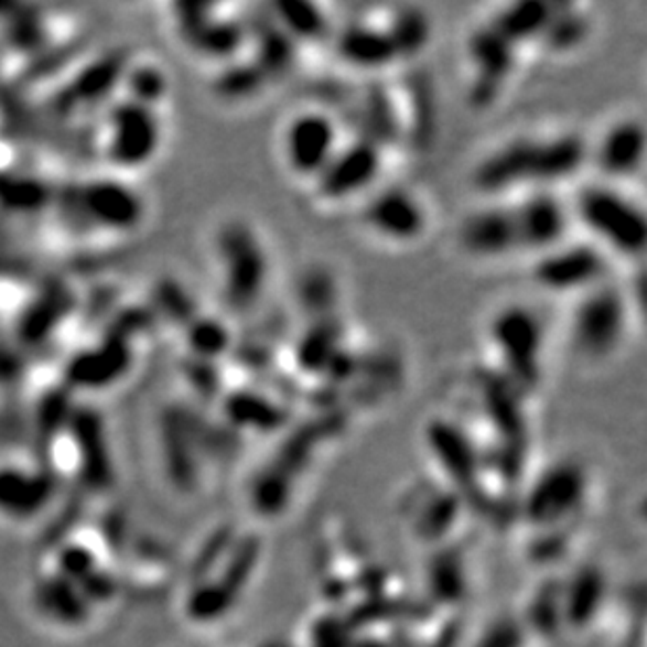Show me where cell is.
<instances>
[{
	"instance_id": "1",
	"label": "cell",
	"mask_w": 647,
	"mask_h": 647,
	"mask_svg": "<svg viewBox=\"0 0 647 647\" xmlns=\"http://www.w3.org/2000/svg\"><path fill=\"white\" fill-rule=\"evenodd\" d=\"M572 212L551 191L524 193L463 218L460 244L470 256L497 260L518 254H543L565 241Z\"/></svg>"
},
{
	"instance_id": "2",
	"label": "cell",
	"mask_w": 647,
	"mask_h": 647,
	"mask_svg": "<svg viewBox=\"0 0 647 647\" xmlns=\"http://www.w3.org/2000/svg\"><path fill=\"white\" fill-rule=\"evenodd\" d=\"M589 151L579 132L520 134L482 158L474 170V187L490 197L549 191L547 187L576 176Z\"/></svg>"
},
{
	"instance_id": "3",
	"label": "cell",
	"mask_w": 647,
	"mask_h": 647,
	"mask_svg": "<svg viewBox=\"0 0 647 647\" xmlns=\"http://www.w3.org/2000/svg\"><path fill=\"white\" fill-rule=\"evenodd\" d=\"M216 248L227 304L237 313L251 311L271 277V258L262 237L248 223L233 220L218 233Z\"/></svg>"
},
{
	"instance_id": "4",
	"label": "cell",
	"mask_w": 647,
	"mask_h": 647,
	"mask_svg": "<svg viewBox=\"0 0 647 647\" xmlns=\"http://www.w3.org/2000/svg\"><path fill=\"white\" fill-rule=\"evenodd\" d=\"M570 212L610 250L627 258L641 256L646 250V214L621 188L589 185L579 193Z\"/></svg>"
},
{
	"instance_id": "5",
	"label": "cell",
	"mask_w": 647,
	"mask_h": 647,
	"mask_svg": "<svg viewBox=\"0 0 647 647\" xmlns=\"http://www.w3.org/2000/svg\"><path fill=\"white\" fill-rule=\"evenodd\" d=\"M490 342L499 356L502 374L520 395L535 392L543 379L544 332L528 306L511 304L495 314Z\"/></svg>"
},
{
	"instance_id": "6",
	"label": "cell",
	"mask_w": 647,
	"mask_h": 647,
	"mask_svg": "<svg viewBox=\"0 0 647 647\" xmlns=\"http://www.w3.org/2000/svg\"><path fill=\"white\" fill-rule=\"evenodd\" d=\"M627 330V300L618 288L604 281L581 293L570 321V337L579 355L604 360L621 348Z\"/></svg>"
},
{
	"instance_id": "7",
	"label": "cell",
	"mask_w": 647,
	"mask_h": 647,
	"mask_svg": "<svg viewBox=\"0 0 647 647\" xmlns=\"http://www.w3.org/2000/svg\"><path fill=\"white\" fill-rule=\"evenodd\" d=\"M607 258L593 244H568L539 254L532 277L551 293H585L606 281Z\"/></svg>"
},
{
	"instance_id": "8",
	"label": "cell",
	"mask_w": 647,
	"mask_h": 647,
	"mask_svg": "<svg viewBox=\"0 0 647 647\" xmlns=\"http://www.w3.org/2000/svg\"><path fill=\"white\" fill-rule=\"evenodd\" d=\"M467 53L474 67L472 101L478 107L490 105L502 95L505 84L516 69L520 44L490 20L472 34Z\"/></svg>"
},
{
	"instance_id": "9",
	"label": "cell",
	"mask_w": 647,
	"mask_h": 647,
	"mask_svg": "<svg viewBox=\"0 0 647 647\" xmlns=\"http://www.w3.org/2000/svg\"><path fill=\"white\" fill-rule=\"evenodd\" d=\"M339 149L334 118L323 111H300L285 126L283 158L293 174L316 179Z\"/></svg>"
},
{
	"instance_id": "10",
	"label": "cell",
	"mask_w": 647,
	"mask_h": 647,
	"mask_svg": "<svg viewBox=\"0 0 647 647\" xmlns=\"http://www.w3.org/2000/svg\"><path fill=\"white\" fill-rule=\"evenodd\" d=\"M365 227L390 244H411L428 229V209L407 187L374 193L363 208Z\"/></svg>"
},
{
	"instance_id": "11",
	"label": "cell",
	"mask_w": 647,
	"mask_h": 647,
	"mask_svg": "<svg viewBox=\"0 0 647 647\" xmlns=\"http://www.w3.org/2000/svg\"><path fill=\"white\" fill-rule=\"evenodd\" d=\"M381 168V147L369 139H356L339 147L325 170L314 179L316 191L327 202H342L371 187Z\"/></svg>"
},
{
	"instance_id": "12",
	"label": "cell",
	"mask_w": 647,
	"mask_h": 647,
	"mask_svg": "<svg viewBox=\"0 0 647 647\" xmlns=\"http://www.w3.org/2000/svg\"><path fill=\"white\" fill-rule=\"evenodd\" d=\"M109 158L120 166L147 164L162 143V126L147 105H118L109 118Z\"/></svg>"
},
{
	"instance_id": "13",
	"label": "cell",
	"mask_w": 647,
	"mask_h": 647,
	"mask_svg": "<svg viewBox=\"0 0 647 647\" xmlns=\"http://www.w3.org/2000/svg\"><path fill=\"white\" fill-rule=\"evenodd\" d=\"M176 23L183 41L209 60H229L246 44V28L214 13L212 4H176Z\"/></svg>"
},
{
	"instance_id": "14",
	"label": "cell",
	"mask_w": 647,
	"mask_h": 647,
	"mask_svg": "<svg viewBox=\"0 0 647 647\" xmlns=\"http://www.w3.org/2000/svg\"><path fill=\"white\" fill-rule=\"evenodd\" d=\"M86 223L107 229H134L143 220V204L130 188L111 181H97L74 193L69 200Z\"/></svg>"
},
{
	"instance_id": "15",
	"label": "cell",
	"mask_w": 647,
	"mask_h": 647,
	"mask_svg": "<svg viewBox=\"0 0 647 647\" xmlns=\"http://www.w3.org/2000/svg\"><path fill=\"white\" fill-rule=\"evenodd\" d=\"M130 363V344L118 335L107 334L99 346L78 353L67 363L65 381L74 388H105L125 376Z\"/></svg>"
},
{
	"instance_id": "16",
	"label": "cell",
	"mask_w": 647,
	"mask_h": 647,
	"mask_svg": "<svg viewBox=\"0 0 647 647\" xmlns=\"http://www.w3.org/2000/svg\"><path fill=\"white\" fill-rule=\"evenodd\" d=\"M335 48L339 60L358 69H384L400 60L397 41L388 28L353 23L337 34Z\"/></svg>"
},
{
	"instance_id": "17",
	"label": "cell",
	"mask_w": 647,
	"mask_h": 647,
	"mask_svg": "<svg viewBox=\"0 0 647 647\" xmlns=\"http://www.w3.org/2000/svg\"><path fill=\"white\" fill-rule=\"evenodd\" d=\"M646 128L625 118L610 126L597 145V164L612 179H625L637 172L646 158Z\"/></svg>"
},
{
	"instance_id": "18",
	"label": "cell",
	"mask_w": 647,
	"mask_h": 647,
	"mask_svg": "<svg viewBox=\"0 0 647 647\" xmlns=\"http://www.w3.org/2000/svg\"><path fill=\"white\" fill-rule=\"evenodd\" d=\"M342 325L332 316H325L319 325L302 335L295 348V363L300 371L309 376L335 374L339 360L346 358V353H342Z\"/></svg>"
},
{
	"instance_id": "19",
	"label": "cell",
	"mask_w": 647,
	"mask_h": 647,
	"mask_svg": "<svg viewBox=\"0 0 647 647\" xmlns=\"http://www.w3.org/2000/svg\"><path fill=\"white\" fill-rule=\"evenodd\" d=\"M227 416H229L235 423L241 425H250V428H279L285 421V411L279 402H274L265 395L258 392H235L227 398Z\"/></svg>"
},
{
	"instance_id": "20",
	"label": "cell",
	"mask_w": 647,
	"mask_h": 647,
	"mask_svg": "<svg viewBox=\"0 0 647 647\" xmlns=\"http://www.w3.org/2000/svg\"><path fill=\"white\" fill-rule=\"evenodd\" d=\"M277 23L293 41H319L327 32V20L311 2H277Z\"/></svg>"
},
{
	"instance_id": "21",
	"label": "cell",
	"mask_w": 647,
	"mask_h": 647,
	"mask_svg": "<svg viewBox=\"0 0 647 647\" xmlns=\"http://www.w3.org/2000/svg\"><path fill=\"white\" fill-rule=\"evenodd\" d=\"M185 327H187L188 348L197 358L214 360L216 356L223 355L229 348V332L216 319L197 314Z\"/></svg>"
},
{
	"instance_id": "22",
	"label": "cell",
	"mask_w": 647,
	"mask_h": 647,
	"mask_svg": "<svg viewBox=\"0 0 647 647\" xmlns=\"http://www.w3.org/2000/svg\"><path fill=\"white\" fill-rule=\"evenodd\" d=\"M392 39L397 41L400 57H409L419 53L430 39V21L419 9H402L395 15L392 23L388 25Z\"/></svg>"
},
{
	"instance_id": "23",
	"label": "cell",
	"mask_w": 647,
	"mask_h": 647,
	"mask_svg": "<svg viewBox=\"0 0 647 647\" xmlns=\"http://www.w3.org/2000/svg\"><path fill=\"white\" fill-rule=\"evenodd\" d=\"M586 20L585 15L572 13V7H558L553 9L551 21L544 30L541 41L549 42L551 48L565 51L570 46H576L579 42L585 41Z\"/></svg>"
},
{
	"instance_id": "24",
	"label": "cell",
	"mask_w": 647,
	"mask_h": 647,
	"mask_svg": "<svg viewBox=\"0 0 647 647\" xmlns=\"http://www.w3.org/2000/svg\"><path fill=\"white\" fill-rule=\"evenodd\" d=\"M269 84V78L262 74V69L256 63H246V65H230L229 69L223 72L218 78L216 88L223 97L229 99H241V97H251L260 93Z\"/></svg>"
},
{
	"instance_id": "25",
	"label": "cell",
	"mask_w": 647,
	"mask_h": 647,
	"mask_svg": "<svg viewBox=\"0 0 647 647\" xmlns=\"http://www.w3.org/2000/svg\"><path fill=\"white\" fill-rule=\"evenodd\" d=\"M128 86H130V99L134 104L147 105L153 109V104L164 99L166 95V78L160 69L155 67H143L137 69L128 76Z\"/></svg>"
},
{
	"instance_id": "26",
	"label": "cell",
	"mask_w": 647,
	"mask_h": 647,
	"mask_svg": "<svg viewBox=\"0 0 647 647\" xmlns=\"http://www.w3.org/2000/svg\"><path fill=\"white\" fill-rule=\"evenodd\" d=\"M118 67L120 65L116 60H107V62L99 63L97 69L84 72L83 76L72 86V95H74V99H78L76 104H84V99H93V97L105 93L109 88V83L118 76Z\"/></svg>"
},
{
	"instance_id": "27",
	"label": "cell",
	"mask_w": 647,
	"mask_h": 647,
	"mask_svg": "<svg viewBox=\"0 0 647 647\" xmlns=\"http://www.w3.org/2000/svg\"><path fill=\"white\" fill-rule=\"evenodd\" d=\"M158 304L164 313L174 319V321H181L187 325L191 319L197 316V311L193 309L191 300H188L187 293L183 292L176 283L172 281H162L158 283Z\"/></svg>"
}]
</instances>
